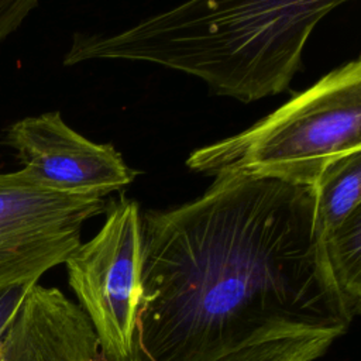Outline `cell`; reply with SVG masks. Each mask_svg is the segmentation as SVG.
<instances>
[{"label":"cell","instance_id":"6da1fadb","mask_svg":"<svg viewBox=\"0 0 361 361\" xmlns=\"http://www.w3.org/2000/svg\"><path fill=\"white\" fill-rule=\"evenodd\" d=\"M131 361H216L278 331L347 329L316 223L314 189L243 175L141 216Z\"/></svg>","mask_w":361,"mask_h":361},{"label":"cell","instance_id":"7a4b0ae2","mask_svg":"<svg viewBox=\"0 0 361 361\" xmlns=\"http://www.w3.org/2000/svg\"><path fill=\"white\" fill-rule=\"evenodd\" d=\"M343 0H192L116 32L75 34L63 65L141 61L204 80L244 103L289 87L317 23Z\"/></svg>","mask_w":361,"mask_h":361},{"label":"cell","instance_id":"3957f363","mask_svg":"<svg viewBox=\"0 0 361 361\" xmlns=\"http://www.w3.org/2000/svg\"><path fill=\"white\" fill-rule=\"evenodd\" d=\"M361 151V62L350 61L250 128L193 151L190 171L314 186L338 158Z\"/></svg>","mask_w":361,"mask_h":361},{"label":"cell","instance_id":"277c9868","mask_svg":"<svg viewBox=\"0 0 361 361\" xmlns=\"http://www.w3.org/2000/svg\"><path fill=\"white\" fill-rule=\"evenodd\" d=\"M106 221L65 261L68 282L110 361H131L141 299V213L120 196Z\"/></svg>","mask_w":361,"mask_h":361},{"label":"cell","instance_id":"5b68a950","mask_svg":"<svg viewBox=\"0 0 361 361\" xmlns=\"http://www.w3.org/2000/svg\"><path fill=\"white\" fill-rule=\"evenodd\" d=\"M104 196L54 189L25 169L0 172V290L38 283L82 244V226Z\"/></svg>","mask_w":361,"mask_h":361},{"label":"cell","instance_id":"8992f818","mask_svg":"<svg viewBox=\"0 0 361 361\" xmlns=\"http://www.w3.org/2000/svg\"><path fill=\"white\" fill-rule=\"evenodd\" d=\"M3 140L23 169L62 192L106 197L137 176L111 144L85 138L63 121L59 111L14 121Z\"/></svg>","mask_w":361,"mask_h":361},{"label":"cell","instance_id":"52a82bcc","mask_svg":"<svg viewBox=\"0 0 361 361\" xmlns=\"http://www.w3.org/2000/svg\"><path fill=\"white\" fill-rule=\"evenodd\" d=\"M3 361H110L83 310L34 283L0 341Z\"/></svg>","mask_w":361,"mask_h":361},{"label":"cell","instance_id":"ba28073f","mask_svg":"<svg viewBox=\"0 0 361 361\" xmlns=\"http://www.w3.org/2000/svg\"><path fill=\"white\" fill-rule=\"evenodd\" d=\"M313 189L316 223L322 235L361 210V151L330 164Z\"/></svg>","mask_w":361,"mask_h":361},{"label":"cell","instance_id":"9c48e42d","mask_svg":"<svg viewBox=\"0 0 361 361\" xmlns=\"http://www.w3.org/2000/svg\"><path fill=\"white\" fill-rule=\"evenodd\" d=\"M322 244L331 281L353 323L361 312V210L322 234Z\"/></svg>","mask_w":361,"mask_h":361},{"label":"cell","instance_id":"30bf717a","mask_svg":"<svg viewBox=\"0 0 361 361\" xmlns=\"http://www.w3.org/2000/svg\"><path fill=\"white\" fill-rule=\"evenodd\" d=\"M38 7L37 0H0V44Z\"/></svg>","mask_w":361,"mask_h":361},{"label":"cell","instance_id":"8fae6325","mask_svg":"<svg viewBox=\"0 0 361 361\" xmlns=\"http://www.w3.org/2000/svg\"><path fill=\"white\" fill-rule=\"evenodd\" d=\"M30 286L31 285H20L0 290V340L21 306Z\"/></svg>","mask_w":361,"mask_h":361},{"label":"cell","instance_id":"7c38bea8","mask_svg":"<svg viewBox=\"0 0 361 361\" xmlns=\"http://www.w3.org/2000/svg\"><path fill=\"white\" fill-rule=\"evenodd\" d=\"M1 341V340H0ZM0 361H3V355H1V345H0Z\"/></svg>","mask_w":361,"mask_h":361}]
</instances>
